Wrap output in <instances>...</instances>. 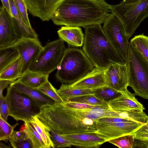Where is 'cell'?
Wrapping results in <instances>:
<instances>
[{"label": "cell", "instance_id": "obj_10", "mask_svg": "<svg viewBox=\"0 0 148 148\" xmlns=\"http://www.w3.org/2000/svg\"><path fill=\"white\" fill-rule=\"evenodd\" d=\"M12 45L17 49L19 53L22 75L29 69L43 47L38 38H21Z\"/></svg>", "mask_w": 148, "mask_h": 148}, {"label": "cell", "instance_id": "obj_1", "mask_svg": "<svg viewBox=\"0 0 148 148\" xmlns=\"http://www.w3.org/2000/svg\"><path fill=\"white\" fill-rule=\"evenodd\" d=\"M104 0H64L51 20L57 25L85 27L103 23L111 11Z\"/></svg>", "mask_w": 148, "mask_h": 148}, {"label": "cell", "instance_id": "obj_18", "mask_svg": "<svg viewBox=\"0 0 148 148\" xmlns=\"http://www.w3.org/2000/svg\"><path fill=\"white\" fill-rule=\"evenodd\" d=\"M57 33L59 38L69 45L79 47L83 45L84 35L80 27L62 26Z\"/></svg>", "mask_w": 148, "mask_h": 148}, {"label": "cell", "instance_id": "obj_28", "mask_svg": "<svg viewBox=\"0 0 148 148\" xmlns=\"http://www.w3.org/2000/svg\"><path fill=\"white\" fill-rule=\"evenodd\" d=\"M130 42L148 61V36L143 34L135 36Z\"/></svg>", "mask_w": 148, "mask_h": 148}, {"label": "cell", "instance_id": "obj_24", "mask_svg": "<svg viewBox=\"0 0 148 148\" xmlns=\"http://www.w3.org/2000/svg\"><path fill=\"white\" fill-rule=\"evenodd\" d=\"M21 73V60L20 56L0 71V80H7L12 82L19 78Z\"/></svg>", "mask_w": 148, "mask_h": 148}, {"label": "cell", "instance_id": "obj_45", "mask_svg": "<svg viewBox=\"0 0 148 148\" xmlns=\"http://www.w3.org/2000/svg\"><path fill=\"white\" fill-rule=\"evenodd\" d=\"M3 6L11 16L12 17L10 8L9 0H1Z\"/></svg>", "mask_w": 148, "mask_h": 148}, {"label": "cell", "instance_id": "obj_16", "mask_svg": "<svg viewBox=\"0 0 148 148\" xmlns=\"http://www.w3.org/2000/svg\"><path fill=\"white\" fill-rule=\"evenodd\" d=\"M72 143L73 146L81 148H98L106 140L96 132L62 135Z\"/></svg>", "mask_w": 148, "mask_h": 148}, {"label": "cell", "instance_id": "obj_34", "mask_svg": "<svg viewBox=\"0 0 148 148\" xmlns=\"http://www.w3.org/2000/svg\"><path fill=\"white\" fill-rule=\"evenodd\" d=\"M18 125L16 123L12 126L0 117V140L5 141L9 140L12 132Z\"/></svg>", "mask_w": 148, "mask_h": 148}, {"label": "cell", "instance_id": "obj_31", "mask_svg": "<svg viewBox=\"0 0 148 148\" xmlns=\"http://www.w3.org/2000/svg\"><path fill=\"white\" fill-rule=\"evenodd\" d=\"M36 89L47 95L56 102L64 103L63 100L58 93L57 90L52 86L49 80L40 87Z\"/></svg>", "mask_w": 148, "mask_h": 148}, {"label": "cell", "instance_id": "obj_26", "mask_svg": "<svg viewBox=\"0 0 148 148\" xmlns=\"http://www.w3.org/2000/svg\"><path fill=\"white\" fill-rule=\"evenodd\" d=\"M19 56L17 49L13 45L0 48V71Z\"/></svg>", "mask_w": 148, "mask_h": 148}, {"label": "cell", "instance_id": "obj_7", "mask_svg": "<svg viewBox=\"0 0 148 148\" xmlns=\"http://www.w3.org/2000/svg\"><path fill=\"white\" fill-rule=\"evenodd\" d=\"M6 96L9 106V116L17 121H30L40 112V106L34 100L10 85Z\"/></svg>", "mask_w": 148, "mask_h": 148}, {"label": "cell", "instance_id": "obj_47", "mask_svg": "<svg viewBox=\"0 0 148 148\" xmlns=\"http://www.w3.org/2000/svg\"><path fill=\"white\" fill-rule=\"evenodd\" d=\"M9 147L5 145L4 144H3V143H1V142L0 143V148H9Z\"/></svg>", "mask_w": 148, "mask_h": 148}, {"label": "cell", "instance_id": "obj_8", "mask_svg": "<svg viewBox=\"0 0 148 148\" xmlns=\"http://www.w3.org/2000/svg\"><path fill=\"white\" fill-rule=\"evenodd\" d=\"M64 42L59 38L47 42L29 69L49 75L57 69L66 49Z\"/></svg>", "mask_w": 148, "mask_h": 148}, {"label": "cell", "instance_id": "obj_41", "mask_svg": "<svg viewBox=\"0 0 148 148\" xmlns=\"http://www.w3.org/2000/svg\"><path fill=\"white\" fill-rule=\"evenodd\" d=\"M101 123L130 122H133L130 120L117 117H103L97 121Z\"/></svg>", "mask_w": 148, "mask_h": 148}, {"label": "cell", "instance_id": "obj_43", "mask_svg": "<svg viewBox=\"0 0 148 148\" xmlns=\"http://www.w3.org/2000/svg\"><path fill=\"white\" fill-rule=\"evenodd\" d=\"M134 147L148 148V139L142 140L134 139L133 146Z\"/></svg>", "mask_w": 148, "mask_h": 148}, {"label": "cell", "instance_id": "obj_11", "mask_svg": "<svg viewBox=\"0 0 148 148\" xmlns=\"http://www.w3.org/2000/svg\"><path fill=\"white\" fill-rule=\"evenodd\" d=\"M96 132L108 140L124 136L134 134L143 124L136 122L101 123L97 121Z\"/></svg>", "mask_w": 148, "mask_h": 148}, {"label": "cell", "instance_id": "obj_25", "mask_svg": "<svg viewBox=\"0 0 148 148\" xmlns=\"http://www.w3.org/2000/svg\"><path fill=\"white\" fill-rule=\"evenodd\" d=\"M30 121L40 136L46 148H55L51 137L50 129L36 116H33Z\"/></svg>", "mask_w": 148, "mask_h": 148}, {"label": "cell", "instance_id": "obj_13", "mask_svg": "<svg viewBox=\"0 0 148 148\" xmlns=\"http://www.w3.org/2000/svg\"><path fill=\"white\" fill-rule=\"evenodd\" d=\"M27 10L43 21L51 19L55 11L64 0H24Z\"/></svg>", "mask_w": 148, "mask_h": 148}, {"label": "cell", "instance_id": "obj_29", "mask_svg": "<svg viewBox=\"0 0 148 148\" xmlns=\"http://www.w3.org/2000/svg\"><path fill=\"white\" fill-rule=\"evenodd\" d=\"M94 95L99 99L106 102L114 99L121 94V93L108 86L93 90Z\"/></svg>", "mask_w": 148, "mask_h": 148}, {"label": "cell", "instance_id": "obj_5", "mask_svg": "<svg viewBox=\"0 0 148 148\" xmlns=\"http://www.w3.org/2000/svg\"><path fill=\"white\" fill-rule=\"evenodd\" d=\"M125 63L128 86L135 96L148 99V61L130 42Z\"/></svg>", "mask_w": 148, "mask_h": 148}, {"label": "cell", "instance_id": "obj_9", "mask_svg": "<svg viewBox=\"0 0 148 148\" xmlns=\"http://www.w3.org/2000/svg\"><path fill=\"white\" fill-rule=\"evenodd\" d=\"M103 24L102 28L107 38L125 62L130 42L122 23L112 13L109 14Z\"/></svg>", "mask_w": 148, "mask_h": 148}, {"label": "cell", "instance_id": "obj_46", "mask_svg": "<svg viewBox=\"0 0 148 148\" xmlns=\"http://www.w3.org/2000/svg\"><path fill=\"white\" fill-rule=\"evenodd\" d=\"M140 0H123L122 2L125 3H131Z\"/></svg>", "mask_w": 148, "mask_h": 148}, {"label": "cell", "instance_id": "obj_27", "mask_svg": "<svg viewBox=\"0 0 148 148\" xmlns=\"http://www.w3.org/2000/svg\"><path fill=\"white\" fill-rule=\"evenodd\" d=\"M20 130H24L32 142L33 148H46L40 136L30 121H25Z\"/></svg>", "mask_w": 148, "mask_h": 148}, {"label": "cell", "instance_id": "obj_37", "mask_svg": "<svg viewBox=\"0 0 148 148\" xmlns=\"http://www.w3.org/2000/svg\"><path fill=\"white\" fill-rule=\"evenodd\" d=\"M9 140L11 146L14 148H33L32 142L29 138L18 141H15L10 139Z\"/></svg>", "mask_w": 148, "mask_h": 148}, {"label": "cell", "instance_id": "obj_12", "mask_svg": "<svg viewBox=\"0 0 148 148\" xmlns=\"http://www.w3.org/2000/svg\"><path fill=\"white\" fill-rule=\"evenodd\" d=\"M108 86L120 92L127 90L128 77L126 63H113L104 70Z\"/></svg>", "mask_w": 148, "mask_h": 148}, {"label": "cell", "instance_id": "obj_33", "mask_svg": "<svg viewBox=\"0 0 148 148\" xmlns=\"http://www.w3.org/2000/svg\"><path fill=\"white\" fill-rule=\"evenodd\" d=\"M50 130L51 138L55 148L70 147L73 146L71 142L63 136L56 133L51 129Z\"/></svg>", "mask_w": 148, "mask_h": 148}, {"label": "cell", "instance_id": "obj_32", "mask_svg": "<svg viewBox=\"0 0 148 148\" xmlns=\"http://www.w3.org/2000/svg\"><path fill=\"white\" fill-rule=\"evenodd\" d=\"M134 134L124 136L110 140L108 142L119 148H132L134 140Z\"/></svg>", "mask_w": 148, "mask_h": 148}, {"label": "cell", "instance_id": "obj_22", "mask_svg": "<svg viewBox=\"0 0 148 148\" xmlns=\"http://www.w3.org/2000/svg\"><path fill=\"white\" fill-rule=\"evenodd\" d=\"M57 92L62 99L64 103L77 97L90 94H93V90L82 89L71 86L70 84L62 83Z\"/></svg>", "mask_w": 148, "mask_h": 148}, {"label": "cell", "instance_id": "obj_3", "mask_svg": "<svg viewBox=\"0 0 148 148\" xmlns=\"http://www.w3.org/2000/svg\"><path fill=\"white\" fill-rule=\"evenodd\" d=\"M84 28L83 51L95 67L105 70L113 63L125 64L107 38L101 25Z\"/></svg>", "mask_w": 148, "mask_h": 148}, {"label": "cell", "instance_id": "obj_35", "mask_svg": "<svg viewBox=\"0 0 148 148\" xmlns=\"http://www.w3.org/2000/svg\"><path fill=\"white\" fill-rule=\"evenodd\" d=\"M19 14L26 25L32 27L27 14V8L24 0H14Z\"/></svg>", "mask_w": 148, "mask_h": 148}, {"label": "cell", "instance_id": "obj_38", "mask_svg": "<svg viewBox=\"0 0 148 148\" xmlns=\"http://www.w3.org/2000/svg\"><path fill=\"white\" fill-rule=\"evenodd\" d=\"M63 104L65 106L67 107L75 109H91L97 108L100 106H100L90 105L82 103L73 102L69 101H68L63 103Z\"/></svg>", "mask_w": 148, "mask_h": 148}, {"label": "cell", "instance_id": "obj_42", "mask_svg": "<svg viewBox=\"0 0 148 148\" xmlns=\"http://www.w3.org/2000/svg\"><path fill=\"white\" fill-rule=\"evenodd\" d=\"M11 12L12 17L19 20H23L21 18L14 0H9Z\"/></svg>", "mask_w": 148, "mask_h": 148}, {"label": "cell", "instance_id": "obj_4", "mask_svg": "<svg viewBox=\"0 0 148 148\" xmlns=\"http://www.w3.org/2000/svg\"><path fill=\"white\" fill-rule=\"evenodd\" d=\"M95 67L83 51L69 48L57 69L55 77L62 83L71 84L83 78Z\"/></svg>", "mask_w": 148, "mask_h": 148}, {"label": "cell", "instance_id": "obj_40", "mask_svg": "<svg viewBox=\"0 0 148 148\" xmlns=\"http://www.w3.org/2000/svg\"><path fill=\"white\" fill-rule=\"evenodd\" d=\"M27 138H28L27 134L24 130L17 131L14 130L10 136V139L17 141L24 140Z\"/></svg>", "mask_w": 148, "mask_h": 148}, {"label": "cell", "instance_id": "obj_30", "mask_svg": "<svg viewBox=\"0 0 148 148\" xmlns=\"http://www.w3.org/2000/svg\"><path fill=\"white\" fill-rule=\"evenodd\" d=\"M68 101L88 105L102 106L110 108L107 102L99 99L94 94L87 95L72 98Z\"/></svg>", "mask_w": 148, "mask_h": 148}, {"label": "cell", "instance_id": "obj_17", "mask_svg": "<svg viewBox=\"0 0 148 148\" xmlns=\"http://www.w3.org/2000/svg\"><path fill=\"white\" fill-rule=\"evenodd\" d=\"M18 40L13 29L10 16L2 6L0 12V48L12 45Z\"/></svg>", "mask_w": 148, "mask_h": 148}, {"label": "cell", "instance_id": "obj_14", "mask_svg": "<svg viewBox=\"0 0 148 148\" xmlns=\"http://www.w3.org/2000/svg\"><path fill=\"white\" fill-rule=\"evenodd\" d=\"M121 94L108 102L110 109L115 111H143V105L135 98L134 94L128 90L121 92Z\"/></svg>", "mask_w": 148, "mask_h": 148}, {"label": "cell", "instance_id": "obj_2", "mask_svg": "<svg viewBox=\"0 0 148 148\" xmlns=\"http://www.w3.org/2000/svg\"><path fill=\"white\" fill-rule=\"evenodd\" d=\"M49 128L62 135L95 132L97 121L72 115L64 110L62 103L56 102L40 107L36 116Z\"/></svg>", "mask_w": 148, "mask_h": 148}, {"label": "cell", "instance_id": "obj_23", "mask_svg": "<svg viewBox=\"0 0 148 148\" xmlns=\"http://www.w3.org/2000/svg\"><path fill=\"white\" fill-rule=\"evenodd\" d=\"M14 32L18 39L23 38H38V36L32 27L27 26L23 20L10 16Z\"/></svg>", "mask_w": 148, "mask_h": 148}, {"label": "cell", "instance_id": "obj_15", "mask_svg": "<svg viewBox=\"0 0 148 148\" xmlns=\"http://www.w3.org/2000/svg\"><path fill=\"white\" fill-rule=\"evenodd\" d=\"M104 70L95 67L83 78L70 85L74 88L92 90L108 86Z\"/></svg>", "mask_w": 148, "mask_h": 148}, {"label": "cell", "instance_id": "obj_20", "mask_svg": "<svg viewBox=\"0 0 148 148\" xmlns=\"http://www.w3.org/2000/svg\"><path fill=\"white\" fill-rule=\"evenodd\" d=\"M49 75L28 69L16 80L27 86L36 89L48 80Z\"/></svg>", "mask_w": 148, "mask_h": 148}, {"label": "cell", "instance_id": "obj_36", "mask_svg": "<svg viewBox=\"0 0 148 148\" xmlns=\"http://www.w3.org/2000/svg\"><path fill=\"white\" fill-rule=\"evenodd\" d=\"M9 108L6 96L0 97V117L6 122L9 116Z\"/></svg>", "mask_w": 148, "mask_h": 148}, {"label": "cell", "instance_id": "obj_6", "mask_svg": "<svg viewBox=\"0 0 148 148\" xmlns=\"http://www.w3.org/2000/svg\"><path fill=\"white\" fill-rule=\"evenodd\" d=\"M110 10L122 23L129 39L141 23L148 17V0L131 3L121 2L111 5Z\"/></svg>", "mask_w": 148, "mask_h": 148}, {"label": "cell", "instance_id": "obj_39", "mask_svg": "<svg viewBox=\"0 0 148 148\" xmlns=\"http://www.w3.org/2000/svg\"><path fill=\"white\" fill-rule=\"evenodd\" d=\"M134 135L135 139L142 140L148 139V119L147 123L138 130Z\"/></svg>", "mask_w": 148, "mask_h": 148}, {"label": "cell", "instance_id": "obj_19", "mask_svg": "<svg viewBox=\"0 0 148 148\" xmlns=\"http://www.w3.org/2000/svg\"><path fill=\"white\" fill-rule=\"evenodd\" d=\"M10 85L17 90L27 95L40 107L47 104H53L56 102L39 90L27 86L17 80Z\"/></svg>", "mask_w": 148, "mask_h": 148}, {"label": "cell", "instance_id": "obj_44", "mask_svg": "<svg viewBox=\"0 0 148 148\" xmlns=\"http://www.w3.org/2000/svg\"><path fill=\"white\" fill-rule=\"evenodd\" d=\"M12 82L11 81L4 79L0 80V97L3 96V92L4 89L6 88L8 85Z\"/></svg>", "mask_w": 148, "mask_h": 148}, {"label": "cell", "instance_id": "obj_21", "mask_svg": "<svg viewBox=\"0 0 148 148\" xmlns=\"http://www.w3.org/2000/svg\"><path fill=\"white\" fill-rule=\"evenodd\" d=\"M65 110L69 114L83 118H88L97 121L100 118L104 117L106 112L101 107L91 109H75L65 106L62 103Z\"/></svg>", "mask_w": 148, "mask_h": 148}]
</instances>
